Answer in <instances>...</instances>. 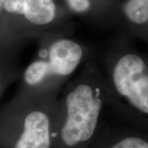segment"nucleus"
I'll list each match as a JSON object with an SVG mask.
<instances>
[{"label": "nucleus", "instance_id": "20e7f679", "mask_svg": "<svg viewBox=\"0 0 148 148\" xmlns=\"http://www.w3.org/2000/svg\"><path fill=\"white\" fill-rule=\"evenodd\" d=\"M82 49L79 44L69 39L53 42L49 49L48 63L51 74L66 77L73 73L82 58Z\"/></svg>", "mask_w": 148, "mask_h": 148}, {"label": "nucleus", "instance_id": "9d476101", "mask_svg": "<svg viewBox=\"0 0 148 148\" xmlns=\"http://www.w3.org/2000/svg\"><path fill=\"white\" fill-rule=\"evenodd\" d=\"M4 85H5V82H4V77L3 75L2 74L1 71H0V95L2 93V91L4 88Z\"/></svg>", "mask_w": 148, "mask_h": 148}, {"label": "nucleus", "instance_id": "7ed1b4c3", "mask_svg": "<svg viewBox=\"0 0 148 148\" xmlns=\"http://www.w3.org/2000/svg\"><path fill=\"white\" fill-rule=\"evenodd\" d=\"M112 82L119 95L148 114V71L143 58L134 53L120 56L112 70Z\"/></svg>", "mask_w": 148, "mask_h": 148}, {"label": "nucleus", "instance_id": "0eeeda50", "mask_svg": "<svg viewBox=\"0 0 148 148\" xmlns=\"http://www.w3.org/2000/svg\"><path fill=\"white\" fill-rule=\"evenodd\" d=\"M124 12L133 23H145L148 20V0H127L124 5Z\"/></svg>", "mask_w": 148, "mask_h": 148}, {"label": "nucleus", "instance_id": "423d86ee", "mask_svg": "<svg viewBox=\"0 0 148 148\" xmlns=\"http://www.w3.org/2000/svg\"><path fill=\"white\" fill-rule=\"evenodd\" d=\"M49 75L52 74L47 60L38 59L28 65L23 73V80L27 86H36L40 84Z\"/></svg>", "mask_w": 148, "mask_h": 148}, {"label": "nucleus", "instance_id": "6e6552de", "mask_svg": "<svg viewBox=\"0 0 148 148\" xmlns=\"http://www.w3.org/2000/svg\"><path fill=\"white\" fill-rule=\"evenodd\" d=\"M110 148H148V143L137 137H128L114 144Z\"/></svg>", "mask_w": 148, "mask_h": 148}, {"label": "nucleus", "instance_id": "9b49d317", "mask_svg": "<svg viewBox=\"0 0 148 148\" xmlns=\"http://www.w3.org/2000/svg\"><path fill=\"white\" fill-rule=\"evenodd\" d=\"M6 0H0V12L2 10V8H3V5L5 3Z\"/></svg>", "mask_w": 148, "mask_h": 148}, {"label": "nucleus", "instance_id": "f257e3e1", "mask_svg": "<svg viewBox=\"0 0 148 148\" xmlns=\"http://www.w3.org/2000/svg\"><path fill=\"white\" fill-rule=\"evenodd\" d=\"M102 101L100 92L87 82L75 86L65 98L66 119L61 129L65 145L73 147L88 141L100 119Z\"/></svg>", "mask_w": 148, "mask_h": 148}, {"label": "nucleus", "instance_id": "39448f33", "mask_svg": "<svg viewBox=\"0 0 148 148\" xmlns=\"http://www.w3.org/2000/svg\"><path fill=\"white\" fill-rule=\"evenodd\" d=\"M3 10L8 13L21 15L37 26L50 23L56 14L53 0H6Z\"/></svg>", "mask_w": 148, "mask_h": 148}, {"label": "nucleus", "instance_id": "1a4fd4ad", "mask_svg": "<svg viewBox=\"0 0 148 148\" xmlns=\"http://www.w3.org/2000/svg\"><path fill=\"white\" fill-rule=\"evenodd\" d=\"M70 8L75 12H83L89 9L90 2L89 0H68Z\"/></svg>", "mask_w": 148, "mask_h": 148}, {"label": "nucleus", "instance_id": "f03ea898", "mask_svg": "<svg viewBox=\"0 0 148 148\" xmlns=\"http://www.w3.org/2000/svg\"><path fill=\"white\" fill-rule=\"evenodd\" d=\"M8 121H0V148H49L50 120L46 111L25 107Z\"/></svg>", "mask_w": 148, "mask_h": 148}]
</instances>
